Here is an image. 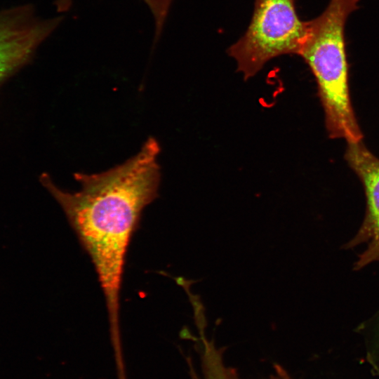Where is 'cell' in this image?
Here are the masks:
<instances>
[{"instance_id":"8","label":"cell","mask_w":379,"mask_h":379,"mask_svg":"<svg viewBox=\"0 0 379 379\" xmlns=\"http://www.w3.org/2000/svg\"><path fill=\"white\" fill-rule=\"evenodd\" d=\"M205 312V306L194 311V321L199 331V335H205V329L208 324Z\"/></svg>"},{"instance_id":"4","label":"cell","mask_w":379,"mask_h":379,"mask_svg":"<svg viewBox=\"0 0 379 379\" xmlns=\"http://www.w3.org/2000/svg\"><path fill=\"white\" fill-rule=\"evenodd\" d=\"M62 20H42L29 5L0 11V84L31 60Z\"/></svg>"},{"instance_id":"10","label":"cell","mask_w":379,"mask_h":379,"mask_svg":"<svg viewBox=\"0 0 379 379\" xmlns=\"http://www.w3.org/2000/svg\"><path fill=\"white\" fill-rule=\"evenodd\" d=\"M188 296V300L190 303L191 304L193 311H196L203 307H204L201 295L199 294H193L191 293V291H189L186 293Z\"/></svg>"},{"instance_id":"1","label":"cell","mask_w":379,"mask_h":379,"mask_svg":"<svg viewBox=\"0 0 379 379\" xmlns=\"http://www.w3.org/2000/svg\"><path fill=\"white\" fill-rule=\"evenodd\" d=\"M159 152L157 141L149 138L140 152L122 164L97 174L75 173L81 185L77 192L58 187L48 174L40 177L91 258L116 338L126 253L142 211L158 196Z\"/></svg>"},{"instance_id":"2","label":"cell","mask_w":379,"mask_h":379,"mask_svg":"<svg viewBox=\"0 0 379 379\" xmlns=\"http://www.w3.org/2000/svg\"><path fill=\"white\" fill-rule=\"evenodd\" d=\"M359 0H330L317 18L308 21V32L299 55L317 81L328 136L348 142L362 140L350 99L344 29Z\"/></svg>"},{"instance_id":"5","label":"cell","mask_w":379,"mask_h":379,"mask_svg":"<svg viewBox=\"0 0 379 379\" xmlns=\"http://www.w3.org/2000/svg\"><path fill=\"white\" fill-rule=\"evenodd\" d=\"M345 158L361 180L366 199L364 220L346 245L347 248L363 246L354 264V269L359 270L371 264L379 265V158L362 140L348 142Z\"/></svg>"},{"instance_id":"6","label":"cell","mask_w":379,"mask_h":379,"mask_svg":"<svg viewBox=\"0 0 379 379\" xmlns=\"http://www.w3.org/2000/svg\"><path fill=\"white\" fill-rule=\"evenodd\" d=\"M197 349L201 356L203 379H241L237 372L226 366L222 358V348H216L213 339L208 340L206 335L197 340ZM192 379H199L192 370Z\"/></svg>"},{"instance_id":"3","label":"cell","mask_w":379,"mask_h":379,"mask_svg":"<svg viewBox=\"0 0 379 379\" xmlns=\"http://www.w3.org/2000/svg\"><path fill=\"white\" fill-rule=\"evenodd\" d=\"M307 32L308 21L299 18L295 0H255L247 29L227 53L248 79L274 58L299 55Z\"/></svg>"},{"instance_id":"7","label":"cell","mask_w":379,"mask_h":379,"mask_svg":"<svg viewBox=\"0 0 379 379\" xmlns=\"http://www.w3.org/2000/svg\"><path fill=\"white\" fill-rule=\"evenodd\" d=\"M149 8L155 22V30L161 32L173 0H142ZM72 0H56L55 6L60 12L67 11Z\"/></svg>"},{"instance_id":"11","label":"cell","mask_w":379,"mask_h":379,"mask_svg":"<svg viewBox=\"0 0 379 379\" xmlns=\"http://www.w3.org/2000/svg\"><path fill=\"white\" fill-rule=\"evenodd\" d=\"M180 336L181 338H183V339H190L192 340H197V338H195L191 334L190 331H189L187 326L183 327V328L180 331Z\"/></svg>"},{"instance_id":"12","label":"cell","mask_w":379,"mask_h":379,"mask_svg":"<svg viewBox=\"0 0 379 379\" xmlns=\"http://www.w3.org/2000/svg\"><path fill=\"white\" fill-rule=\"evenodd\" d=\"M276 379H291L288 374H283L277 377Z\"/></svg>"},{"instance_id":"9","label":"cell","mask_w":379,"mask_h":379,"mask_svg":"<svg viewBox=\"0 0 379 379\" xmlns=\"http://www.w3.org/2000/svg\"><path fill=\"white\" fill-rule=\"evenodd\" d=\"M172 279H173L175 283L181 286L186 293L190 291V287L192 284L198 283L203 279H187L183 277H172Z\"/></svg>"}]
</instances>
